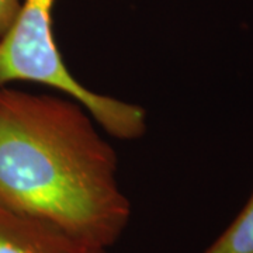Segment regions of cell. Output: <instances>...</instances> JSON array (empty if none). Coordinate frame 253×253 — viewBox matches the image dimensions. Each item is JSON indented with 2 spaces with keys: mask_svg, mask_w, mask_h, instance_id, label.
Masks as SVG:
<instances>
[{
  "mask_svg": "<svg viewBox=\"0 0 253 253\" xmlns=\"http://www.w3.org/2000/svg\"><path fill=\"white\" fill-rule=\"evenodd\" d=\"M0 253H107V249L0 204Z\"/></svg>",
  "mask_w": 253,
  "mask_h": 253,
  "instance_id": "cell-3",
  "label": "cell"
},
{
  "mask_svg": "<svg viewBox=\"0 0 253 253\" xmlns=\"http://www.w3.org/2000/svg\"><path fill=\"white\" fill-rule=\"evenodd\" d=\"M20 6L21 0H0V38L13 26Z\"/></svg>",
  "mask_w": 253,
  "mask_h": 253,
  "instance_id": "cell-5",
  "label": "cell"
},
{
  "mask_svg": "<svg viewBox=\"0 0 253 253\" xmlns=\"http://www.w3.org/2000/svg\"><path fill=\"white\" fill-rule=\"evenodd\" d=\"M203 253H253V191L234 221Z\"/></svg>",
  "mask_w": 253,
  "mask_h": 253,
  "instance_id": "cell-4",
  "label": "cell"
},
{
  "mask_svg": "<svg viewBox=\"0 0 253 253\" xmlns=\"http://www.w3.org/2000/svg\"><path fill=\"white\" fill-rule=\"evenodd\" d=\"M65 94L0 86V204L109 251L131 219L113 145Z\"/></svg>",
  "mask_w": 253,
  "mask_h": 253,
  "instance_id": "cell-1",
  "label": "cell"
},
{
  "mask_svg": "<svg viewBox=\"0 0 253 253\" xmlns=\"http://www.w3.org/2000/svg\"><path fill=\"white\" fill-rule=\"evenodd\" d=\"M56 0H21L10 30L0 38V86L38 83L84 106L107 135L135 141L146 132V113L135 103L87 89L66 68L55 42Z\"/></svg>",
  "mask_w": 253,
  "mask_h": 253,
  "instance_id": "cell-2",
  "label": "cell"
}]
</instances>
